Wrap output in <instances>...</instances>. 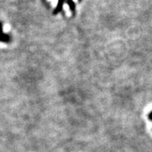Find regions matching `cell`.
I'll return each mask as SVG.
<instances>
[{
	"mask_svg": "<svg viewBox=\"0 0 152 152\" xmlns=\"http://www.w3.org/2000/svg\"><path fill=\"white\" fill-rule=\"evenodd\" d=\"M10 40V37L8 34L3 33L2 31V23L0 22V42H9Z\"/></svg>",
	"mask_w": 152,
	"mask_h": 152,
	"instance_id": "1",
	"label": "cell"
},
{
	"mask_svg": "<svg viewBox=\"0 0 152 152\" xmlns=\"http://www.w3.org/2000/svg\"><path fill=\"white\" fill-rule=\"evenodd\" d=\"M66 0H59L58 1V4H57V6L56 7V9L54 10L53 12V14H57L59 13L60 11L62 10L63 9V6H64V4Z\"/></svg>",
	"mask_w": 152,
	"mask_h": 152,
	"instance_id": "2",
	"label": "cell"
},
{
	"mask_svg": "<svg viewBox=\"0 0 152 152\" xmlns=\"http://www.w3.org/2000/svg\"><path fill=\"white\" fill-rule=\"evenodd\" d=\"M67 4L69 6L71 11H74V10H75V4H74L73 0H67Z\"/></svg>",
	"mask_w": 152,
	"mask_h": 152,
	"instance_id": "3",
	"label": "cell"
},
{
	"mask_svg": "<svg viewBox=\"0 0 152 152\" xmlns=\"http://www.w3.org/2000/svg\"><path fill=\"white\" fill-rule=\"evenodd\" d=\"M149 118H150L151 120H152V112L150 114H149Z\"/></svg>",
	"mask_w": 152,
	"mask_h": 152,
	"instance_id": "4",
	"label": "cell"
}]
</instances>
